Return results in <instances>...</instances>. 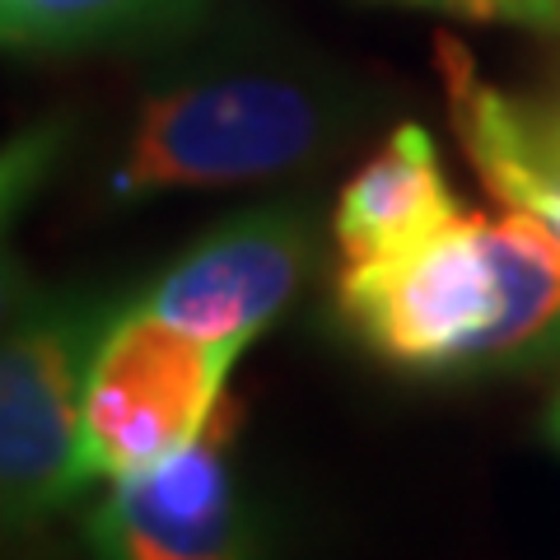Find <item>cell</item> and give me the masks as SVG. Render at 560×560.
<instances>
[{
    "label": "cell",
    "instance_id": "1",
    "mask_svg": "<svg viewBox=\"0 0 560 560\" xmlns=\"http://www.w3.org/2000/svg\"><path fill=\"white\" fill-rule=\"evenodd\" d=\"M360 117L350 84L248 38L168 47L103 178L108 206L253 187L318 164Z\"/></svg>",
    "mask_w": 560,
    "mask_h": 560
},
{
    "label": "cell",
    "instance_id": "2",
    "mask_svg": "<svg viewBox=\"0 0 560 560\" xmlns=\"http://www.w3.org/2000/svg\"><path fill=\"white\" fill-rule=\"evenodd\" d=\"M337 308L397 370H481L560 323V234L523 210H463L407 253L341 267Z\"/></svg>",
    "mask_w": 560,
    "mask_h": 560
},
{
    "label": "cell",
    "instance_id": "3",
    "mask_svg": "<svg viewBox=\"0 0 560 560\" xmlns=\"http://www.w3.org/2000/svg\"><path fill=\"white\" fill-rule=\"evenodd\" d=\"M121 304L113 290H57L0 327V541L94 481L80 444L84 374Z\"/></svg>",
    "mask_w": 560,
    "mask_h": 560
},
{
    "label": "cell",
    "instance_id": "4",
    "mask_svg": "<svg viewBox=\"0 0 560 560\" xmlns=\"http://www.w3.org/2000/svg\"><path fill=\"white\" fill-rule=\"evenodd\" d=\"M243 350L210 346L127 300L84 374L80 444L90 477L121 481L183 453L215 425Z\"/></svg>",
    "mask_w": 560,
    "mask_h": 560
},
{
    "label": "cell",
    "instance_id": "5",
    "mask_svg": "<svg viewBox=\"0 0 560 560\" xmlns=\"http://www.w3.org/2000/svg\"><path fill=\"white\" fill-rule=\"evenodd\" d=\"M230 407L197 444L131 471L80 523L94 560H267V528L230 458Z\"/></svg>",
    "mask_w": 560,
    "mask_h": 560
},
{
    "label": "cell",
    "instance_id": "6",
    "mask_svg": "<svg viewBox=\"0 0 560 560\" xmlns=\"http://www.w3.org/2000/svg\"><path fill=\"white\" fill-rule=\"evenodd\" d=\"M313 267V224L294 206H248L187 243L136 294L210 346L248 350L294 304Z\"/></svg>",
    "mask_w": 560,
    "mask_h": 560
},
{
    "label": "cell",
    "instance_id": "7",
    "mask_svg": "<svg viewBox=\"0 0 560 560\" xmlns=\"http://www.w3.org/2000/svg\"><path fill=\"white\" fill-rule=\"evenodd\" d=\"M440 70L453 131L490 197L560 234V108L495 90L453 38H440Z\"/></svg>",
    "mask_w": 560,
    "mask_h": 560
},
{
    "label": "cell",
    "instance_id": "8",
    "mask_svg": "<svg viewBox=\"0 0 560 560\" xmlns=\"http://www.w3.org/2000/svg\"><path fill=\"white\" fill-rule=\"evenodd\" d=\"M458 215V191L448 183L430 131L401 121L370 154V164L341 187L331 234L346 267H360V261H383L416 248L420 238L440 234Z\"/></svg>",
    "mask_w": 560,
    "mask_h": 560
},
{
    "label": "cell",
    "instance_id": "9",
    "mask_svg": "<svg viewBox=\"0 0 560 560\" xmlns=\"http://www.w3.org/2000/svg\"><path fill=\"white\" fill-rule=\"evenodd\" d=\"M206 0H0V47L117 51L173 47L197 28Z\"/></svg>",
    "mask_w": 560,
    "mask_h": 560
},
{
    "label": "cell",
    "instance_id": "10",
    "mask_svg": "<svg viewBox=\"0 0 560 560\" xmlns=\"http://www.w3.org/2000/svg\"><path fill=\"white\" fill-rule=\"evenodd\" d=\"M66 145L70 117H43L14 131L10 140H0V230H10V220L47 187V178L66 160Z\"/></svg>",
    "mask_w": 560,
    "mask_h": 560
},
{
    "label": "cell",
    "instance_id": "11",
    "mask_svg": "<svg viewBox=\"0 0 560 560\" xmlns=\"http://www.w3.org/2000/svg\"><path fill=\"white\" fill-rule=\"evenodd\" d=\"M370 5H407V10H440L477 24H518L533 33L560 38V0H370Z\"/></svg>",
    "mask_w": 560,
    "mask_h": 560
},
{
    "label": "cell",
    "instance_id": "12",
    "mask_svg": "<svg viewBox=\"0 0 560 560\" xmlns=\"http://www.w3.org/2000/svg\"><path fill=\"white\" fill-rule=\"evenodd\" d=\"M33 300H43L38 280H33L28 261L10 248V243H5V230H0V327H10Z\"/></svg>",
    "mask_w": 560,
    "mask_h": 560
},
{
    "label": "cell",
    "instance_id": "13",
    "mask_svg": "<svg viewBox=\"0 0 560 560\" xmlns=\"http://www.w3.org/2000/svg\"><path fill=\"white\" fill-rule=\"evenodd\" d=\"M551 440L560 444V397H556V407H551Z\"/></svg>",
    "mask_w": 560,
    "mask_h": 560
},
{
    "label": "cell",
    "instance_id": "14",
    "mask_svg": "<svg viewBox=\"0 0 560 560\" xmlns=\"http://www.w3.org/2000/svg\"><path fill=\"white\" fill-rule=\"evenodd\" d=\"M551 103H556V108H560V94H556V98H551Z\"/></svg>",
    "mask_w": 560,
    "mask_h": 560
}]
</instances>
